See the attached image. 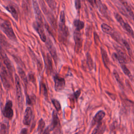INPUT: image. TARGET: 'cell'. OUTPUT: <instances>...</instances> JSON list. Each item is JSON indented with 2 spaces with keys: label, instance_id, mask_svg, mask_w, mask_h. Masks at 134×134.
Returning <instances> with one entry per match:
<instances>
[{
  "label": "cell",
  "instance_id": "21",
  "mask_svg": "<svg viewBox=\"0 0 134 134\" xmlns=\"http://www.w3.org/2000/svg\"><path fill=\"white\" fill-rule=\"evenodd\" d=\"M105 129V125L101 122L96 125V128L94 129L92 134H103Z\"/></svg>",
  "mask_w": 134,
  "mask_h": 134
},
{
  "label": "cell",
  "instance_id": "39",
  "mask_svg": "<svg viewBox=\"0 0 134 134\" xmlns=\"http://www.w3.org/2000/svg\"><path fill=\"white\" fill-rule=\"evenodd\" d=\"M75 6L77 9H79L81 8V2L80 1H76L75 2Z\"/></svg>",
  "mask_w": 134,
  "mask_h": 134
},
{
  "label": "cell",
  "instance_id": "35",
  "mask_svg": "<svg viewBox=\"0 0 134 134\" xmlns=\"http://www.w3.org/2000/svg\"><path fill=\"white\" fill-rule=\"evenodd\" d=\"M46 2L48 3V5L50 6V7L54 10L55 7H56V3L55 2L53 1H47Z\"/></svg>",
  "mask_w": 134,
  "mask_h": 134
},
{
  "label": "cell",
  "instance_id": "13",
  "mask_svg": "<svg viewBox=\"0 0 134 134\" xmlns=\"http://www.w3.org/2000/svg\"><path fill=\"white\" fill-rule=\"evenodd\" d=\"M32 5L34 7V12L36 15V21L41 23H42V15H41V12L40 10V9L39 8V6L38 5V2L36 1H32Z\"/></svg>",
  "mask_w": 134,
  "mask_h": 134
},
{
  "label": "cell",
  "instance_id": "22",
  "mask_svg": "<svg viewBox=\"0 0 134 134\" xmlns=\"http://www.w3.org/2000/svg\"><path fill=\"white\" fill-rule=\"evenodd\" d=\"M5 8L8 12H9L11 14L13 18L16 20H18V13L14 6L12 5H8L7 6H5Z\"/></svg>",
  "mask_w": 134,
  "mask_h": 134
},
{
  "label": "cell",
  "instance_id": "27",
  "mask_svg": "<svg viewBox=\"0 0 134 134\" xmlns=\"http://www.w3.org/2000/svg\"><path fill=\"white\" fill-rule=\"evenodd\" d=\"M86 61H87V64L88 69L90 70H91L92 69H93V60L91 58V56L89 53H87V54H86Z\"/></svg>",
  "mask_w": 134,
  "mask_h": 134
},
{
  "label": "cell",
  "instance_id": "36",
  "mask_svg": "<svg viewBox=\"0 0 134 134\" xmlns=\"http://www.w3.org/2000/svg\"><path fill=\"white\" fill-rule=\"evenodd\" d=\"M81 93V90H78L77 91H76V92H75L73 94H72V96L75 98V99H77L79 96H80Z\"/></svg>",
  "mask_w": 134,
  "mask_h": 134
},
{
  "label": "cell",
  "instance_id": "7",
  "mask_svg": "<svg viewBox=\"0 0 134 134\" xmlns=\"http://www.w3.org/2000/svg\"><path fill=\"white\" fill-rule=\"evenodd\" d=\"M115 18L116 19V20L118 21V22L120 24L121 26L130 35L133 36V35H134L133 31L132 28L131 27V26L129 25V24L125 22V21L123 20L121 16L117 13L115 14Z\"/></svg>",
  "mask_w": 134,
  "mask_h": 134
},
{
  "label": "cell",
  "instance_id": "10",
  "mask_svg": "<svg viewBox=\"0 0 134 134\" xmlns=\"http://www.w3.org/2000/svg\"><path fill=\"white\" fill-rule=\"evenodd\" d=\"M52 117V119L51 125L50 126L51 130H56V129L58 130L59 129H60L61 127H60V120L58 117V114L55 110L53 111Z\"/></svg>",
  "mask_w": 134,
  "mask_h": 134
},
{
  "label": "cell",
  "instance_id": "15",
  "mask_svg": "<svg viewBox=\"0 0 134 134\" xmlns=\"http://www.w3.org/2000/svg\"><path fill=\"white\" fill-rule=\"evenodd\" d=\"M1 56L3 58V60L4 61V63L6 67L7 68V70L8 71V73L10 74V75L12 77V73L13 71V69H12V66L10 63V61L7 58V55L4 52H3L2 50H1Z\"/></svg>",
  "mask_w": 134,
  "mask_h": 134
},
{
  "label": "cell",
  "instance_id": "9",
  "mask_svg": "<svg viewBox=\"0 0 134 134\" xmlns=\"http://www.w3.org/2000/svg\"><path fill=\"white\" fill-rule=\"evenodd\" d=\"M46 47L49 50V52L50 53L51 57L53 58L55 62H57L58 60V55L57 51L52 42L49 38H48L46 41Z\"/></svg>",
  "mask_w": 134,
  "mask_h": 134
},
{
  "label": "cell",
  "instance_id": "18",
  "mask_svg": "<svg viewBox=\"0 0 134 134\" xmlns=\"http://www.w3.org/2000/svg\"><path fill=\"white\" fill-rule=\"evenodd\" d=\"M100 52L102 54V60L104 63V65L106 68H108V64L109 63V59L108 57L107 53L105 50L102 47L100 48Z\"/></svg>",
  "mask_w": 134,
  "mask_h": 134
},
{
  "label": "cell",
  "instance_id": "1",
  "mask_svg": "<svg viewBox=\"0 0 134 134\" xmlns=\"http://www.w3.org/2000/svg\"><path fill=\"white\" fill-rule=\"evenodd\" d=\"M59 38L61 41L64 42L68 35V30L65 25V14L63 10L61 11L59 21Z\"/></svg>",
  "mask_w": 134,
  "mask_h": 134
},
{
  "label": "cell",
  "instance_id": "40",
  "mask_svg": "<svg viewBox=\"0 0 134 134\" xmlns=\"http://www.w3.org/2000/svg\"><path fill=\"white\" fill-rule=\"evenodd\" d=\"M26 104L27 105H31L32 104V100L30 98L28 95H26Z\"/></svg>",
  "mask_w": 134,
  "mask_h": 134
},
{
  "label": "cell",
  "instance_id": "34",
  "mask_svg": "<svg viewBox=\"0 0 134 134\" xmlns=\"http://www.w3.org/2000/svg\"><path fill=\"white\" fill-rule=\"evenodd\" d=\"M120 43H121L126 48V49L128 50V52H129V54L130 55H131V49H130V46H129V43H128V42H127L126 40H125V39H122V40H121Z\"/></svg>",
  "mask_w": 134,
  "mask_h": 134
},
{
  "label": "cell",
  "instance_id": "19",
  "mask_svg": "<svg viewBox=\"0 0 134 134\" xmlns=\"http://www.w3.org/2000/svg\"><path fill=\"white\" fill-rule=\"evenodd\" d=\"M115 48L117 51V53L121 57H122L124 59H125L128 62L129 60V58L127 55L126 52L125 51L124 49H123L121 47L117 45H115Z\"/></svg>",
  "mask_w": 134,
  "mask_h": 134
},
{
  "label": "cell",
  "instance_id": "28",
  "mask_svg": "<svg viewBox=\"0 0 134 134\" xmlns=\"http://www.w3.org/2000/svg\"><path fill=\"white\" fill-rule=\"evenodd\" d=\"M121 69L122 70V71L124 72V73L127 76L129 77V78H130L131 80H133V77L130 72V71L129 70V69L126 67V66L125 64H122L121 65Z\"/></svg>",
  "mask_w": 134,
  "mask_h": 134
},
{
  "label": "cell",
  "instance_id": "4",
  "mask_svg": "<svg viewBox=\"0 0 134 134\" xmlns=\"http://www.w3.org/2000/svg\"><path fill=\"white\" fill-rule=\"evenodd\" d=\"M1 79L4 87L6 89H9L10 87L9 77L6 68L2 65H1Z\"/></svg>",
  "mask_w": 134,
  "mask_h": 134
},
{
  "label": "cell",
  "instance_id": "37",
  "mask_svg": "<svg viewBox=\"0 0 134 134\" xmlns=\"http://www.w3.org/2000/svg\"><path fill=\"white\" fill-rule=\"evenodd\" d=\"M28 77H29V80L32 82V83L35 82V76L32 73H29L28 74Z\"/></svg>",
  "mask_w": 134,
  "mask_h": 134
},
{
  "label": "cell",
  "instance_id": "20",
  "mask_svg": "<svg viewBox=\"0 0 134 134\" xmlns=\"http://www.w3.org/2000/svg\"><path fill=\"white\" fill-rule=\"evenodd\" d=\"M101 28L102 31L104 33H106L108 35H110V36H112L115 32L113 28L110 26H109L108 25L105 23H103L101 25Z\"/></svg>",
  "mask_w": 134,
  "mask_h": 134
},
{
  "label": "cell",
  "instance_id": "30",
  "mask_svg": "<svg viewBox=\"0 0 134 134\" xmlns=\"http://www.w3.org/2000/svg\"><path fill=\"white\" fill-rule=\"evenodd\" d=\"M122 4H123L124 6H125V7L126 8V9L127 10V11L129 13V14L131 16L132 19L134 20V14H133L132 10H131V8H130V7L129 6L128 3L126 2H123Z\"/></svg>",
  "mask_w": 134,
  "mask_h": 134
},
{
  "label": "cell",
  "instance_id": "8",
  "mask_svg": "<svg viewBox=\"0 0 134 134\" xmlns=\"http://www.w3.org/2000/svg\"><path fill=\"white\" fill-rule=\"evenodd\" d=\"M13 103L10 100H8L6 102L3 109L4 116L8 119H11L13 116V110L12 109Z\"/></svg>",
  "mask_w": 134,
  "mask_h": 134
},
{
  "label": "cell",
  "instance_id": "16",
  "mask_svg": "<svg viewBox=\"0 0 134 134\" xmlns=\"http://www.w3.org/2000/svg\"><path fill=\"white\" fill-rule=\"evenodd\" d=\"M95 4L96 5V7L98 8L99 11L103 15H107V7L105 5H104L101 1H95Z\"/></svg>",
  "mask_w": 134,
  "mask_h": 134
},
{
  "label": "cell",
  "instance_id": "38",
  "mask_svg": "<svg viewBox=\"0 0 134 134\" xmlns=\"http://www.w3.org/2000/svg\"><path fill=\"white\" fill-rule=\"evenodd\" d=\"M51 128L50 126H48L43 131V132H42V134H50V131H51Z\"/></svg>",
  "mask_w": 134,
  "mask_h": 134
},
{
  "label": "cell",
  "instance_id": "6",
  "mask_svg": "<svg viewBox=\"0 0 134 134\" xmlns=\"http://www.w3.org/2000/svg\"><path fill=\"white\" fill-rule=\"evenodd\" d=\"M32 26H33V27L35 29V30L38 34L41 40L44 42H46L47 40V39L45 31H44V30L42 26V24L36 21L33 23Z\"/></svg>",
  "mask_w": 134,
  "mask_h": 134
},
{
  "label": "cell",
  "instance_id": "31",
  "mask_svg": "<svg viewBox=\"0 0 134 134\" xmlns=\"http://www.w3.org/2000/svg\"><path fill=\"white\" fill-rule=\"evenodd\" d=\"M51 102H52L54 107H55L56 110L57 111H60L61 110V104H60L59 101L56 99H52Z\"/></svg>",
  "mask_w": 134,
  "mask_h": 134
},
{
  "label": "cell",
  "instance_id": "25",
  "mask_svg": "<svg viewBox=\"0 0 134 134\" xmlns=\"http://www.w3.org/2000/svg\"><path fill=\"white\" fill-rule=\"evenodd\" d=\"M112 57L113 59L116 60L118 61V62L121 64H125L127 62H128L125 59H124L122 57L118 55L117 53H113L112 55Z\"/></svg>",
  "mask_w": 134,
  "mask_h": 134
},
{
  "label": "cell",
  "instance_id": "23",
  "mask_svg": "<svg viewBox=\"0 0 134 134\" xmlns=\"http://www.w3.org/2000/svg\"><path fill=\"white\" fill-rule=\"evenodd\" d=\"M73 25L75 28L76 31H80L84 27V23L80 19H75L73 21Z\"/></svg>",
  "mask_w": 134,
  "mask_h": 134
},
{
  "label": "cell",
  "instance_id": "17",
  "mask_svg": "<svg viewBox=\"0 0 134 134\" xmlns=\"http://www.w3.org/2000/svg\"><path fill=\"white\" fill-rule=\"evenodd\" d=\"M44 60H45L46 68H47V73L48 74H49V73L51 74V72H52L53 68H52V60L48 54H47Z\"/></svg>",
  "mask_w": 134,
  "mask_h": 134
},
{
  "label": "cell",
  "instance_id": "11",
  "mask_svg": "<svg viewBox=\"0 0 134 134\" xmlns=\"http://www.w3.org/2000/svg\"><path fill=\"white\" fill-rule=\"evenodd\" d=\"M32 117V111L30 107H27L25 110L23 118V124L26 126H29Z\"/></svg>",
  "mask_w": 134,
  "mask_h": 134
},
{
  "label": "cell",
  "instance_id": "29",
  "mask_svg": "<svg viewBox=\"0 0 134 134\" xmlns=\"http://www.w3.org/2000/svg\"><path fill=\"white\" fill-rule=\"evenodd\" d=\"M40 92L42 93V94L45 97H47V88L45 84L43 83H40Z\"/></svg>",
  "mask_w": 134,
  "mask_h": 134
},
{
  "label": "cell",
  "instance_id": "14",
  "mask_svg": "<svg viewBox=\"0 0 134 134\" xmlns=\"http://www.w3.org/2000/svg\"><path fill=\"white\" fill-rule=\"evenodd\" d=\"M105 116V113L103 110H99L94 116L92 121V126H93L95 125H97L102 122V119Z\"/></svg>",
  "mask_w": 134,
  "mask_h": 134
},
{
  "label": "cell",
  "instance_id": "32",
  "mask_svg": "<svg viewBox=\"0 0 134 134\" xmlns=\"http://www.w3.org/2000/svg\"><path fill=\"white\" fill-rule=\"evenodd\" d=\"M8 125L4 123H2L1 125V134H8Z\"/></svg>",
  "mask_w": 134,
  "mask_h": 134
},
{
  "label": "cell",
  "instance_id": "12",
  "mask_svg": "<svg viewBox=\"0 0 134 134\" xmlns=\"http://www.w3.org/2000/svg\"><path fill=\"white\" fill-rule=\"evenodd\" d=\"M74 39L75 41V50L76 52H78L80 49L81 48L82 46V37L80 31H76L74 33Z\"/></svg>",
  "mask_w": 134,
  "mask_h": 134
},
{
  "label": "cell",
  "instance_id": "33",
  "mask_svg": "<svg viewBox=\"0 0 134 134\" xmlns=\"http://www.w3.org/2000/svg\"><path fill=\"white\" fill-rule=\"evenodd\" d=\"M113 74H114V76H115V79H116L117 82L119 84V85L121 87H124L123 83H122V81H121V79H120V76H119L118 73H117V72L116 70H114V72H113Z\"/></svg>",
  "mask_w": 134,
  "mask_h": 134
},
{
  "label": "cell",
  "instance_id": "2",
  "mask_svg": "<svg viewBox=\"0 0 134 134\" xmlns=\"http://www.w3.org/2000/svg\"><path fill=\"white\" fill-rule=\"evenodd\" d=\"M1 29L10 40L16 41L17 39L10 23L8 21H3L1 24Z\"/></svg>",
  "mask_w": 134,
  "mask_h": 134
},
{
  "label": "cell",
  "instance_id": "3",
  "mask_svg": "<svg viewBox=\"0 0 134 134\" xmlns=\"http://www.w3.org/2000/svg\"><path fill=\"white\" fill-rule=\"evenodd\" d=\"M15 86L16 91V98L17 100L18 105L19 107L22 108L23 106L24 97L22 93L21 87L20 83V80L17 74L15 75Z\"/></svg>",
  "mask_w": 134,
  "mask_h": 134
},
{
  "label": "cell",
  "instance_id": "26",
  "mask_svg": "<svg viewBox=\"0 0 134 134\" xmlns=\"http://www.w3.org/2000/svg\"><path fill=\"white\" fill-rule=\"evenodd\" d=\"M45 127V122L43 119L41 118L38 122V126L37 128V131L38 134H41L43 132L44 128Z\"/></svg>",
  "mask_w": 134,
  "mask_h": 134
},
{
  "label": "cell",
  "instance_id": "24",
  "mask_svg": "<svg viewBox=\"0 0 134 134\" xmlns=\"http://www.w3.org/2000/svg\"><path fill=\"white\" fill-rule=\"evenodd\" d=\"M17 70H18V72L21 77V79L24 82L25 85L26 86H27V83H28V80H27V77H26V74H25L24 71L20 67H18Z\"/></svg>",
  "mask_w": 134,
  "mask_h": 134
},
{
  "label": "cell",
  "instance_id": "5",
  "mask_svg": "<svg viewBox=\"0 0 134 134\" xmlns=\"http://www.w3.org/2000/svg\"><path fill=\"white\" fill-rule=\"evenodd\" d=\"M53 80L54 82V89L57 92L62 91L65 86V82L64 79L58 74L53 76Z\"/></svg>",
  "mask_w": 134,
  "mask_h": 134
},
{
  "label": "cell",
  "instance_id": "42",
  "mask_svg": "<svg viewBox=\"0 0 134 134\" xmlns=\"http://www.w3.org/2000/svg\"><path fill=\"white\" fill-rule=\"evenodd\" d=\"M74 134H80V132H76V133H74Z\"/></svg>",
  "mask_w": 134,
  "mask_h": 134
},
{
  "label": "cell",
  "instance_id": "41",
  "mask_svg": "<svg viewBox=\"0 0 134 134\" xmlns=\"http://www.w3.org/2000/svg\"><path fill=\"white\" fill-rule=\"evenodd\" d=\"M28 129L27 128H23L21 130L20 133L19 134H27Z\"/></svg>",
  "mask_w": 134,
  "mask_h": 134
}]
</instances>
